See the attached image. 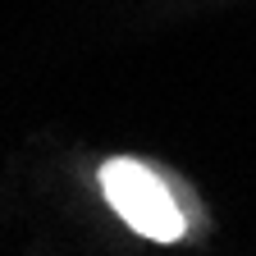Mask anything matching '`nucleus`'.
Returning a JSON list of instances; mask_svg holds the SVG:
<instances>
[{"label":"nucleus","mask_w":256,"mask_h":256,"mask_svg":"<svg viewBox=\"0 0 256 256\" xmlns=\"http://www.w3.org/2000/svg\"><path fill=\"white\" fill-rule=\"evenodd\" d=\"M101 192H106V202L119 210V220L128 229L151 238V242H178L183 229H188L174 192L160 183L142 160H128V156L106 160L101 165Z\"/></svg>","instance_id":"obj_1"}]
</instances>
